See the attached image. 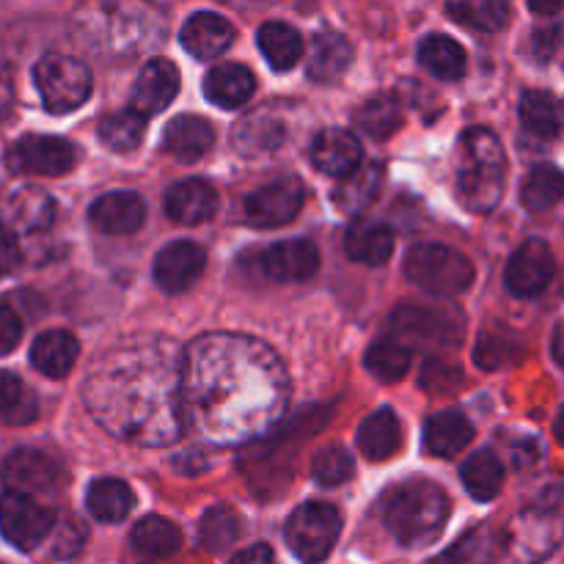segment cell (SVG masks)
<instances>
[{"instance_id": "2e32d148", "label": "cell", "mask_w": 564, "mask_h": 564, "mask_svg": "<svg viewBox=\"0 0 564 564\" xmlns=\"http://www.w3.org/2000/svg\"><path fill=\"white\" fill-rule=\"evenodd\" d=\"M58 466L44 452L17 449L3 460V482L11 494H53L58 488Z\"/></svg>"}, {"instance_id": "681fc988", "label": "cell", "mask_w": 564, "mask_h": 564, "mask_svg": "<svg viewBox=\"0 0 564 564\" xmlns=\"http://www.w3.org/2000/svg\"><path fill=\"white\" fill-rule=\"evenodd\" d=\"M20 336H22L20 317H17L6 303H0V358L9 356V352L20 345Z\"/></svg>"}, {"instance_id": "8d00e7d4", "label": "cell", "mask_w": 564, "mask_h": 564, "mask_svg": "<svg viewBox=\"0 0 564 564\" xmlns=\"http://www.w3.org/2000/svg\"><path fill=\"white\" fill-rule=\"evenodd\" d=\"M242 516L229 505H215L204 512L198 523V540L209 554H224L240 540Z\"/></svg>"}, {"instance_id": "74e56055", "label": "cell", "mask_w": 564, "mask_h": 564, "mask_svg": "<svg viewBox=\"0 0 564 564\" xmlns=\"http://www.w3.org/2000/svg\"><path fill=\"white\" fill-rule=\"evenodd\" d=\"M564 198V174L556 165L540 163L521 185V202L529 213H545Z\"/></svg>"}, {"instance_id": "30bf717a", "label": "cell", "mask_w": 564, "mask_h": 564, "mask_svg": "<svg viewBox=\"0 0 564 564\" xmlns=\"http://www.w3.org/2000/svg\"><path fill=\"white\" fill-rule=\"evenodd\" d=\"M6 165L14 174L64 176L77 165V149L66 138L22 135L6 152Z\"/></svg>"}, {"instance_id": "5b68a950", "label": "cell", "mask_w": 564, "mask_h": 564, "mask_svg": "<svg viewBox=\"0 0 564 564\" xmlns=\"http://www.w3.org/2000/svg\"><path fill=\"white\" fill-rule=\"evenodd\" d=\"M564 540V527L556 516L543 510H529L512 518L501 538H496L499 564H540L549 560Z\"/></svg>"}, {"instance_id": "484cf974", "label": "cell", "mask_w": 564, "mask_h": 564, "mask_svg": "<svg viewBox=\"0 0 564 564\" xmlns=\"http://www.w3.org/2000/svg\"><path fill=\"white\" fill-rule=\"evenodd\" d=\"M132 551L141 556L143 562H169L180 554L182 549V532L176 523L165 521L160 516H149L135 523L132 529Z\"/></svg>"}, {"instance_id": "9f6ffc18", "label": "cell", "mask_w": 564, "mask_h": 564, "mask_svg": "<svg viewBox=\"0 0 564 564\" xmlns=\"http://www.w3.org/2000/svg\"><path fill=\"white\" fill-rule=\"evenodd\" d=\"M529 9L534 14H556V11H562V3H529Z\"/></svg>"}, {"instance_id": "7bdbcfd3", "label": "cell", "mask_w": 564, "mask_h": 564, "mask_svg": "<svg viewBox=\"0 0 564 564\" xmlns=\"http://www.w3.org/2000/svg\"><path fill=\"white\" fill-rule=\"evenodd\" d=\"M147 135V119L132 110H119L99 124V138L113 152H135Z\"/></svg>"}, {"instance_id": "4dcf8cb0", "label": "cell", "mask_w": 564, "mask_h": 564, "mask_svg": "<svg viewBox=\"0 0 564 564\" xmlns=\"http://www.w3.org/2000/svg\"><path fill=\"white\" fill-rule=\"evenodd\" d=\"M402 446V424L394 411L380 408L372 416L364 419L358 427V449L369 460H386V457L397 455Z\"/></svg>"}, {"instance_id": "7dc6e473", "label": "cell", "mask_w": 564, "mask_h": 564, "mask_svg": "<svg viewBox=\"0 0 564 564\" xmlns=\"http://www.w3.org/2000/svg\"><path fill=\"white\" fill-rule=\"evenodd\" d=\"M505 339H507V336L490 334V330L482 336V341L477 345V364H479V367L499 369V367H505L507 361H510L512 347L507 345Z\"/></svg>"}, {"instance_id": "603a6c76", "label": "cell", "mask_w": 564, "mask_h": 564, "mask_svg": "<svg viewBox=\"0 0 564 564\" xmlns=\"http://www.w3.org/2000/svg\"><path fill=\"white\" fill-rule=\"evenodd\" d=\"M345 251L352 262L369 264V268H380L394 253V231L380 220L358 218L345 235Z\"/></svg>"}, {"instance_id": "44dd1931", "label": "cell", "mask_w": 564, "mask_h": 564, "mask_svg": "<svg viewBox=\"0 0 564 564\" xmlns=\"http://www.w3.org/2000/svg\"><path fill=\"white\" fill-rule=\"evenodd\" d=\"M218 209V193L209 182L204 180H185L176 182L165 193V213L171 220L182 226H198L209 220Z\"/></svg>"}, {"instance_id": "e0dca14e", "label": "cell", "mask_w": 564, "mask_h": 564, "mask_svg": "<svg viewBox=\"0 0 564 564\" xmlns=\"http://www.w3.org/2000/svg\"><path fill=\"white\" fill-rule=\"evenodd\" d=\"M262 270L273 281H306L319 270V251L312 240H284L262 253Z\"/></svg>"}, {"instance_id": "ab89813d", "label": "cell", "mask_w": 564, "mask_h": 564, "mask_svg": "<svg viewBox=\"0 0 564 564\" xmlns=\"http://www.w3.org/2000/svg\"><path fill=\"white\" fill-rule=\"evenodd\" d=\"M402 119H405V108L391 94H378L369 102H364L361 110L356 113L358 130L369 138H378V141L394 135L402 127Z\"/></svg>"}, {"instance_id": "b9f144b4", "label": "cell", "mask_w": 564, "mask_h": 564, "mask_svg": "<svg viewBox=\"0 0 564 564\" xmlns=\"http://www.w3.org/2000/svg\"><path fill=\"white\" fill-rule=\"evenodd\" d=\"M446 11L463 25L488 33L501 31L510 20V6L505 0H460V3L446 6Z\"/></svg>"}, {"instance_id": "9c48e42d", "label": "cell", "mask_w": 564, "mask_h": 564, "mask_svg": "<svg viewBox=\"0 0 564 564\" xmlns=\"http://www.w3.org/2000/svg\"><path fill=\"white\" fill-rule=\"evenodd\" d=\"M391 328L411 341L430 347H457L463 341L466 319L455 306H424V303H402L391 314Z\"/></svg>"}, {"instance_id": "f1b7e54d", "label": "cell", "mask_w": 564, "mask_h": 564, "mask_svg": "<svg viewBox=\"0 0 564 564\" xmlns=\"http://www.w3.org/2000/svg\"><path fill=\"white\" fill-rule=\"evenodd\" d=\"M352 64V44L339 31H319L308 53V77L330 83L345 75Z\"/></svg>"}, {"instance_id": "836d02e7", "label": "cell", "mask_w": 564, "mask_h": 564, "mask_svg": "<svg viewBox=\"0 0 564 564\" xmlns=\"http://www.w3.org/2000/svg\"><path fill=\"white\" fill-rule=\"evenodd\" d=\"M86 505L91 510V516L102 523H119L124 521L127 516L135 507V494L127 482L113 477H105L91 482L86 494Z\"/></svg>"}, {"instance_id": "4fadbf2b", "label": "cell", "mask_w": 564, "mask_h": 564, "mask_svg": "<svg viewBox=\"0 0 564 564\" xmlns=\"http://www.w3.org/2000/svg\"><path fill=\"white\" fill-rule=\"evenodd\" d=\"M556 273L554 251L545 240H527L510 257L505 270V284L512 295L534 297L545 292Z\"/></svg>"}, {"instance_id": "ee69618b", "label": "cell", "mask_w": 564, "mask_h": 564, "mask_svg": "<svg viewBox=\"0 0 564 564\" xmlns=\"http://www.w3.org/2000/svg\"><path fill=\"white\" fill-rule=\"evenodd\" d=\"M0 416L9 424H28L36 416V400L11 372H0Z\"/></svg>"}, {"instance_id": "d6a6232c", "label": "cell", "mask_w": 564, "mask_h": 564, "mask_svg": "<svg viewBox=\"0 0 564 564\" xmlns=\"http://www.w3.org/2000/svg\"><path fill=\"white\" fill-rule=\"evenodd\" d=\"M383 187V169L380 165H358L350 176L336 185L334 204L347 215H361L378 198Z\"/></svg>"}, {"instance_id": "6f0895ef", "label": "cell", "mask_w": 564, "mask_h": 564, "mask_svg": "<svg viewBox=\"0 0 564 564\" xmlns=\"http://www.w3.org/2000/svg\"><path fill=\"white\" fill-rule=\"evenodd\" d=\"M554 435H556V441L564 446V405L560 408V413H556V419H554Z\"/></svg>"}, {"instance_id": "8fae6325", "label": "cell", "mask_w": 564, "mask_h": 564, "mask_svg": "<svg viewBox=\"0 0 564 564\" xmlns=\"http://www.w3.org/2000/svg\"><path fill=\"white\" fill-rule=\"evenodd\" d=\"M53 510L39 505L33 496L6 490L3 499H0V532H3V538L9 540L14 549H39V543H44V538L53 532Z\"/></svg>"}, {"instance_id": "db71d44e", "label": "cell", "mask_w": 564, "mask_h": 564, "mask_svg": "<svg viewBox=\"0 0 564 564\" xmlns=\"http://www.w3.org/2000/svg\"><path fill=\"white\" fill-rule=\"evenodd\" d=\"M551 350H554V358L560 367H564V319L554 328V339H551Z\"/></svg>"}, {"instance_id": "d6986e66", "label": "cell", "mask_w": 564, "mask_h": 564, "mask_svg": "<svg viewBox=\"0 0 564 564\" xmlns=\"http://www.w3.org/2000/svg\"><path fill=\"white\" fill-rule=\"evenodd\" d=\"M312 163L314 169L328 176H350L361 165V143L352 132L330 127L323 130L312 143Z\"/></svg>"}, {"instance_id": "9a60e30c", "label": "cell", "mask_w": 564, "mask_h": 564, "mask_svg": "<svg viewBox=\"0 0 564 564\" xmlns=\"http://www.w3.org/2000/svg\"><path fill=\"white\" fill-rule=\"evenodd\" d=\"M204 264H207V253L198 242L176 240L154 259V281L165 292H185L202 279Z\"/></svg>"}, {"instance_id": "d590c367", "label": "cell", "mask_w": 564, "mask_h": 564, "mask_svg": "<svg viewBox=\"0 0 564 564\" xmlns=\"http://www.w3.org/2000/svg\"><path fill=\"white\" fill-rule=\"evenodd\" d=\"M281 143H284V124L270 113L246 116V119L235 127V147L240 149L246 158L273 152Z\"/></svg>"}, {"instance_id": "f6af8a7d", "label": "cell", "mask_w": 564, "mask_h": 564, "mask_svg": "<svg viewBox=\"0 0 564 564\" xmlns=\"http://www.w3.org/2000/svg\"><path fill=\"white\" fill-rule=\"evenodd\" d=\"M352 468L356 466H352L350 452L339 444H330L314 455L312 477L323 488H339V485H345L352 477Z\"/></svg>"}, {"instance_id": "c3c4849f", "label": "cell", "mask_w": 564, "mask_h": 564, "mask_svg": "<svg viewBox=\"0 0 564 564\" xmlns=\"http://www.w3.org/2000/svg\"><path fill=\"white\" fill-rule=\"evenodd\" d=\"M460 375H463L460 369L446 367V364H430V367L424 369L422 383H424V389L435 391V394H444V391L457 389V386L463 383Z\"/></svg>"}, {"instance_id": "f907efd6", "label": "cell", "mask_w": 564, "mask_h": 564, "mask_svg": "<svg viewBox=\"0 0 564 564\" xmlns=\"http://www.w3.org/2000/svg\"><path fill=\"white\" fill-rule=\"evenodd\" d=\"M532 42H534V44H532L534 55H538L540 61H549L551 55L556 53V47H560V42H562V28H560V25L540 28V31L534 33Z\"/></svg>"}, {"instance_id": "1f68e13d", "label": "cell", "mask_w": 564, "mask_h": 564, "mask_svg": "<svg viewBox=\"0 0 564 564\" xmlns=\"http://www.w3.org/2000/svg\"><path fill=\"white\" fill-rule=\"evenodd\" d=\"M257 44L275 72H290L303 58V39L292 25L270 20L259 28Z\"/></svg>"}, {"instance_id": "7c38bea8", "label": "cell", "mask_w": 564, "mask_h": 564, "mask_svg": "<svg viewBox=\"0 0 564 564\" xmlns=\"http://www.w3.org/2000/svg\"><path fill=\"white\" fill-rule=\"evenodd\" d=\"M306 202V187L297 176H281L248 196L246 215L259 229H275L295 218Z\"/></svg>"}, {"instance_id": "6da1fadb", "label": "cell", "mask_w": 564, "mask_h": 564, "mask_svg": "<svg viewBox=\"0 0 564 564\" xmlns=\"http://www.w3.org/2000/svg\"><path fill=\"white\" fill-rule=\"evenodd\" d=\"M286 400L284 364L253 336H198L182 356V430L204 444L237 446L259 438L279 424Z\"/></svg>"}, {"instance_id": "f5cc1de1", "label": "cell", "mask_w": 564, "mask_h": 564, "mask_svg": "<svg viewBox=\"0 0 564 564\" xmlns=\"http://www.w3.org/2000/svg\"><path fill=\"white\" fill-rule=\"evenodd\" d=\"M229 564H273V551L268 545H251V549L240 551Z\"/></svg>"}, {"instance_id": "816d5d0a", "label": "cell", "mask_w": 564, "mask_h": 564, "mask_svg": "<svg viewBox=\"0 0 564 564\" xmlns=\"http://www.w3.org/2000/svg\"><path fill=\"white\" fill-rule=\"evenodd\" d=\"M17 264H20V246H17V237L11 235V229L0 226V275L11 273Z\"/></svg>"}, {"instance_id": "277c9868", "label": "cell", "mask_w": 564, "mask_h": 564, "mask_svg": "<svg viewBox=\"0 0 564 564\" xmlns=\"http://www.w3.org/2000/svg\"><path fill=\"white\" fill-rule=\"evenodd\" d=\"M383 521L402 545L424 549L438 540L449 521V496L427 479L405 482L383 499Z\"/></svg>"}, {"instance_id": "d4e9b609", "label": "cell", "mask_w": 564, "mask_h": 564, "mask_svg": "<svg viewBox=\"0 0 564 564\" xmlns=\"http://www.w3.org/2000/svg\"><path fill=\"white\" fill-rule=\"evenodd\" d=\"M55 218V204L47 191L36 185L17 187L6 202V220L11 229L25 231V235H36L53 226Z\"/></svg>"}, {"instance_id": "60d3db41", "label": "cell", "mask_w": 564, "mask_h": 564, "mask_svg": "<svg viewBox=\"0 0 564 564\" xmlns=\"http://www.w3.org/2000/svg\"><path fill=\"white\" fill-rule=\"evenodd\" d=\"M369 372L383 383H397L411 369V350L400 339H378L369 345L367 358H364Z\"/></svg>"}, {"instance_id": "f546056e", "label": "cell", "mask_w": 564, "mask_h": 564, "mask_svg": "<svg viewBox=\"0 0 564 564\" xmlns=\"http://www.w3.org/2000/svg\"><path fill=\"white\" fill-rule=\"evenodd\" d=\"M521 124L534 138H556L564 130V102L543 88H529L521 97Z\"/></svg>"}, {"instance_id": "f35d334b", "label": "cell", "mask_w": 564, "mask_h": 564, "mask_svg": "<svg viewBox=\"0 0 564 564\" xmlns=\"http://www.w3.org/2000/svg\"><path fill=\"white\" fill-rule=\"evenodd\" d=\"M463 485H466L468 494L477 501H490L499 496L501 482H505V466H501L499 457L494 452L482 449L474 452L460 468Z\"/></svg>"}, {"instance_id": "ba28073f", "label": "cell", "mask_w": 564, "mask_h": 564, "mask_svg": "<svg viewBox=\"0 0 564 564\" xmlns=\"http://www.w3.org/2000/svg\"><path fill=\"white\" fill-rule=\"evenodd\" d=\"M286 545L306 564H319L330 556L341 534V516L334 505L308 501L301 505L286 521Z\"/></svg>"}, {"instance_id": "e575fe53", "label": "cell", "mask_w": 564, "mask_h": 564, "mask_svg": "<svg viewBox=\"0 0 564 564\" xmlns=\"http://www.w3.org/2000/svg\"><path fill=\"white\" fill-rule=\"evenodd\" d=\"M419 61L438 80H457V77L466 75V50L452 36H444V33H433V36L422 39Z\"/></svg>"}, {"instance_id": "7402d4cb", "label": "cell", "mask_w": 564, "mask_h": 564, "mask_svg": "<svg viewBox=\"0 0 564 564\" xmlns=\"http://www.w3.org/2000/svg\"><path fill=\"white\" fill-rule=\"evenodd\" d=\"M215 147V130L202 116H176L163 132V149L180 163H196Z\"/></svg>"}, {"instance_id": "ffe728a7", "label": "cell", "mask_w": 564, "mask_h": 564, "mask_svg": "<svg viewBox=\"0 0 564 564\" xmlns=\"http://www.w3.org/2000/svg\"><path fill=\"white\" fill-rule=\"evenodd\" d=\"M235 42V28L215 11H198L182 28V47L202 61L218 58Z\"/></svg>"}, {"instance_id": "52a82bcc", "label": "cell", "mask_w": 564, "mask_h": 564, "mask_svg": "<svg viewBox=\"0 0 564 564\" xmlns=\"http://www.w3.org/2000/svg\"><path fill=\"white\" fill-rule=\"evenodd\" d=\"M33 77L50 113H72L91 97V72L72 55L47 53L33 69Z\"/></svg>"}, {"instance_id": "cb8c5ba5", "label": "cell", "mask_w": 564, "mask_h": 564, "mask_svg": "<svg viewBox=\"0 0 564 564\" xmlns=\"http://www.w3.org/2000/svg\"><path fill=\"white\" fill-rule=\"evenodd\" d=\"M257 91V77L242 64H220L204 77V94L213 105L224 110H237Z\"/></svg>"}, {"instance_id": "11a10c76", "label": "cell", "mask_w": 564, "mask_h": 564, "mask_svg": "<svg viewBox=\"0 0 564 564\" xmlns=\"http://www.w3.org/2000/svg\"><path fill=\"white\" fill-rule=\"evenodd\" d=\"M9 105H11V80L6 72H0V119L6 116Z\"/></svg>"}, {"instance_id": "7a4b0ae2", "label": "cell", "mask_w": 564, "mask_h": 564, "mask_svg": "<svg viewBox=\"0 0 564 564\" xmlns=\"http://www.w3.org/2000/svg\"><path fill=\"white\" fill-rule=\"evenodd\" d=\"M180 364L165 341L110 350L94 364L83 400L116 438L165 446L182 433Z\"/></svg>"}, {"instance_id": "3957f363", "label": "cell", "mask_w": 564, "mask_h": 564, "mask_svg": "<svg viewBox=\"0 0 564 564\" xmlns=\"http://www.w3.org/2000/svg\"><path fill=\"white\" fill-rule=\"evenodd\" d=\"M507 154L499 138L485 127L463 132L457 147V196L471 213H490L505 196Z\"/></svg>"}, {"instance_id": "5bb4252c", "label": "cell", "mask_w": 564, "mask_h": 564, "mask_svg": "<svg viewBox=\"0 0 564 564\" xmlns=\"http://www.w3.org/2000/svg\"><path fill=\"white\" fill-rule=\"evenodd\" d=\"M176 91H180V69L174 61L152 58L132 86L130 110L143 119H152L174 102Z\"/></svg>"}, {"instance_id": "83f0119b", "label": "cell", "mask_w": 564, "mask_h": 564, "mask_svg": "<svg viewBox=\"0 0 564 564\" xmlns=\"http://www.w3.org/2000/svg\"><path fill=\"white\" fill-rule=\"evenodd\" d=\"M474 438V427L460 411H441L424 424V446L435 457H457Z\"/></svg>"}, {"instance_id": "8992f818", "label": "cell", "mask_w": 564, "mask_h": 564, "mask_svg": "<svg viewBox=\"0 0 564 564\" xmlns=\"http://www.w3.org/2000/svg\"><path fill=\"white\" fill-rule=\"evenodd\" d=\"M405 275L419 290L449 297L471 286L474 268L460 251L444 246V242H419L408 251Z\"/></svg>"}, {"instance_id": "bcb514c9", "label": "cell", "mask_w": 564, "mask_h": 564, "mask_svg": "<svg viewBox=\"0 0 564 564\" xmlns=\"http://www.w3.org/2000/svg\"><path fill=\"white\" fill-rule=\"evenodd\" d=\"M496 556V538L488 529H477V532L466 534L455 549L444 554L438 564H490Z\"/></svg>"}, {"instance_id": "4316f807", "label": "cell", "mask_w": 564, "mask_h": 564, "mask_svg": "<svg viewBox=\"0 0 564 564\" xmlns=\"http://www.w3.org/2000/svg\"><path fill=\"white\" fill-rule=\"evenodd\" d=\"M80 356V345L69 330H44L31 347V364L44 378H66Z\"/></svg>"}, {"instance_id": "ac0fdd59", "label": "cell", "mask_w": 564, "mask_h": 564, "mask_svg": "<svg viewBox=\"0 0 564 564\" xmlns=\"http://www.w3.org/2000/svg\"><path fill=\"white\" fill-rule=\"evenodd\" d=\"M88 215H91V224L105 235H130L143 226L147 207H143V198L138 193L113 191L99 196L88 209Z\"/></svg>"}]
</instances>
